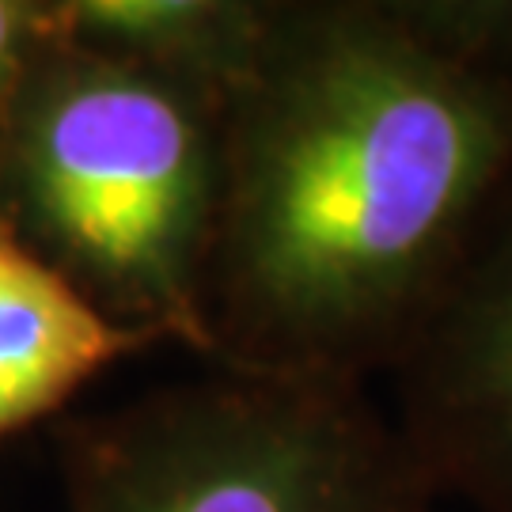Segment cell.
Returning <instances> with one entry per match:
<instances>
[{"instance_id":"8992f818","label":"cell","mask_w":512,"mask_h":512,"mask_svg":"<svg viewBox=\"0 0 512 512\" xmlns=\"http://www.w3.org/2000/svg\"><path fill=\"white\" fill-rule=\"evenodd\" d=\"M277 0H50V27L76 46L228 99L255 73Z\"/></svg>"},{"instance_id":"3957f363","label":"cell","mask_w":512,"mask_h":512,"mask_svg":"<svg viewBox=\"0 0 512 512\" xmlns=\"http://www.w3.org/2000/svg\"><path fill=\"white\" fill-rule=\"evenodd\" d=\"M69 512H433L368 387L213 368L57 429Z\"/></svg>"},{"instance_id":"ba28073f","label":"cell","mask_w":512,"mask_h":512,"mask_svg":"<svg viewBox=\"0 0 512 512\" xmlns=\"http://www.w3.org/2000/svg\"><path fill=\"white\" fill-rule=\"evenodd\" d=\"M478 27L512 61V0H475Z\"/></svg>"},{"instance_id":"7a4b0ae2","label":"cell","mask_w":512,"mask_h":512,"mask_svg":"<svg viewBox=\"0 0 512 512\" xmlns=\"http://www.w3.org/2000/svg\"><path fill=\"white\" fill-rule=\"evenodd\" d=\"M220 175L217 99L50 27L0 129V220L114 323L198 357Z\"/></svg>"},{"instance_id":"52a82bcc","label":"cell","mask_w":512,"mask_h":512,"mask_svg":"<svg viewBox=\"0 0 512 512\" xmlns=\"http://www.w3.org/2000/svg\"><path fill=\"white\" fill-rule=\"evenodd\" d=\"M46 35H50L46 0H0V129Z\"/></svg>"},{"instance_id":"5b68a950","label":"cell","mask_w":512,"mask_h":512,"mask_svg":"<svg viewBox=\"0 0 512 512\" xmlns=\"http://www.w3.org/2000/svg\"><path fill=\"white\" fill-rule=\"evenodd\" d=\"M164 346L95 308L0 220V437L54 418L103 368Z\"/></svg>"},{"instance_id":"6da1fadb","label":"cell","mask_w":512,"mask_h":512,"mask_svg":"<svg viewBox=\"0 0 512 512\" xmlns=\"http://www.w3.org/2000/svg\"><path fill=\"white\" fill-rule=\"evenodd\" d=\"M512 183V61L471 0H277L224 107L213 368L387 376Z\"/></svg>"},{"instance_id":"277c9868","label":"cell","mask_w":512,"mask_h":512,"mask_svg":"<svg viewBox=\"0 0 512 512\" xmlns=\"http://www.w3.org/2000/svg\"><path fill=\"white\" fill-rule=\"evenodd\" d=\"M387 376L437 501L512 512V183Z\"/></svg>"}]
</instances>
